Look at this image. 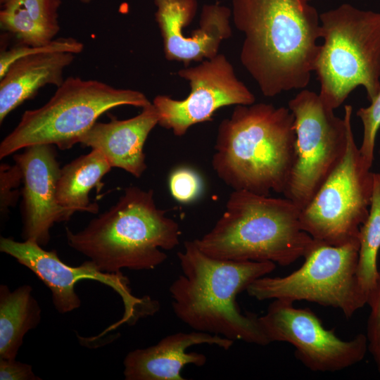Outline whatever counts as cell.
Segmentation results:
<instances>
[{
  "label": "cell",
  "mask_w": 380,
  "mask_h": 380,
  "mask_svg": "<svg viewBox=\"0 0 380 380\" xmlns=\"http://www.w3.org/2000/svg\"><path fill=\"white\" fill-rule=\"evenodd\" d=\"M319 18L323 43L315 72L321 99L334 110L362 86L371 103L380 92V13L346 3Z\"/></svg>",
  "instance_id": "obj_6"
},
{
  "label": "cell",
  "mask_w": 380,
  "mask_h": 380,
  "mask_svg": "<svg viewBox=\"0 0 380 380\" xmlns=\"http://www.w3.org/2000/svg\"><path fill=\"white\" fill-rule=\"evenodd\" d=\"M294 116L286 107L237 105L217 128L212 165L234 190L284 194L294 158Z\"/></svg>",
  "instance_id": "obj_3"
},
{
  "label": "cell",
  "mask_w": 380,
  "mask_h": 380,
  "mask_svg": "<svg viewBox=\"0 0 380 380\" xmlns=\"http://www.w3.org/2000/svg\"><path fill=\"white\" fill-rule=\"evenodd\" d=\"M311 0H232L244 34L243 66L267 97L305 88L320 50L319 14Z\"/></svg>",
  "instance_id": "obj_1"
},
{
  "label": "cell",
  "mask_w": 380,
  "mask_h": 380,
  "mask_svg": "<svg viewBox=\"0 0 380 380\" xmlns=\"http://www.w3.org/2000/svg\"><path fill=\"white\" fill-rule=\"evenodd\" d=\"M182 274L169 288L176 317L195 331L260 346L270 344L257 315L241 313L236 296L257 279L272 272L271 261L212 258L194 241L177 253Z\"/></svg>",
  "instance_id": "obj_2"
},
{
  "label": "cell",
  "mask_w": 380,
  "mask_h": 380,
  "mask_svg": "<svg viewBox=\"0 0 380 380\" xmlns=\"http://www.w3.org/2000/svg\"><path fill=\"white\" fill-rule=\"evenodd\" d=\"M23 182V174L19 166L2 163L0 166V211L5 218L9 208L15 205L20 191L18 186Z\"/></svg>",
  "instance_id": "obj_26"
},
{
  "label": "cell",
  "mask_w": 380,
  "mask_h": 380,
  "mask_svg": "<svg viewBox=\"0 0 380 380\" xmlns=\"http://www.w3.org/2000/svg\"><path fill=\"white\" fill-rule=\"evenodd\" d=\"M75 58L68 52L45 51L21 57L0 78V123L38 90L51 84L59 87L63 74Z\"/></svg>",
  "instance_id": "obj_17"
},
{
  "label": "cell",
  "mask_w": 380,
  "mask_h": 380,
  "mask_svg": "<svg viewBox=\"0 0 380 380\" xmlns=\"http://www.w3.org/2000/svg\"><path fill=\"white\" fill-rule=\"evenodd\" d=\"M294 116V158L284 192L299 209L304 208L341 160L352 129L353 108L336 116L319 94L303 89L288 104Z\"/></svg>",
  "instance_id": "obj_9"
},
{
  "label": "cell",
  "mask_w": 380,
  "mask_h": 380,
  "mask_svg": "<svg viewBox=\"0 0 380 380\" xmlns=\"http://www.w3.org/2000/svg\"><path fill=\"white\" fill-rule=\"evenodd\" d=\"M41 308L30 285L0 286V358L15 359L25 335L37 327Z\"/></svg>",
  "instance_id": "obj_20"
},
{
  "label": "cell",
  "mask_w": 380,
  "mask_h": 380,
  "mask_svg": "<svg viewBox=\"0 0 380 380\" xmlns=\"http://www.w3.org/2000/svg\"><path fill=\"white\" fill-rule=\"evenodd\" d=\"M367 304L369 306L366 334L368 351L380 373V271Z\"/></svg>",
  "instance_id": "obj_25"
},
{
  "label": "cell",
  "mask_w": 380,
  "mask_h": 380,
  "mask_svg": "<svg viewBox=\"0 0 380 380\" xmlns=\"http://www.w3.org/2000/svg\"><path fill=\"white\" fill-rule=\"evenodd\" d=\"M177 75L188 81L191 91L183 100L158 95L152 103L158 114V125L177 137L194 125L213 120L219 108L232 105H251L255 97L240 81L224 54L201 64L181 69Z\"/></svg>",
  "instance_id": "obj_13"
},
{
  "label": "cell",
  "mask_w": 380,
  "mask_h": 380,
  "mask_svg": "<svg viewBox=\"0 0 380 380\" xmlns=\"http://www.w3.org/2000/svg\"><path fill=\"white\" fill-rule=\"evenodd\" d=\"M293 303L275 299L266 313L258 317L270 343L286 342L295 348V356L316 372L341 371L361 362L368 351L365 334L342 340L328 330L310 309L297 308Z\"/></svg>",
  "instance_id": "obj_12"
},
{
  "label": "cell",
  "mask_w": 380,
  "mask_h": 380,
  "mask_svg": "<svg viewBox=\"0 0 380 380\" xmlns=\"http://www.w3.org/2000/svg\"><path fill=\"white\" fill-rule=\"evenodd\" d=\"M82 3H84V4H88L89 2H91L92 0H77Z\"/></svg>",
  "instance_id": "obj_29"
},
{
  "label": "cell",
  "mask_w": 380,
  "mask_h": 380,
  "mask_svg": "<svg viewBox=\"0 0 380 380\" xmlns=\"http://www.w3.org/2000/svg\"><path fill=\"white\" fill-rule=\"evenodd\" d=\"M358 240L357 278L367 299L379 272L377 258L380 249V173L374 172L369 215L360 227Z\"/></svg>",
  "instance_id": "obj_21"
},
{
  "label": "cell",
  "mask_w": 380,
  "mask_h": 380,
  "mask_svg": "<svg viewBox=\"0 0 380 380\" xmlns=\"http://www.w3.org/2000/svg\"><path fill=\"white\" fill-rule=\"evenodd\" d=\"M203 184L199 174L187 167L176 168L169 177L170 194L182 203H189L196 200L203 191Z\"/></svg>",
  "instance_id": "obj_24"
},
{
  "label": "cell",
  "mask_w": 380,
  "mask_h": 380,
  "mask_svg": "<svg viewBox=\"0 0 380 380\" xmlns=\"http://www.w3.org/2000/svg\"><path fill=\"white\" fill-rule=\"evenodd\" d=\"M0 251L30 270L49 288L53 304L60 313L70 312L81 305L75 290V284L81 280H94L113 289L122 298L125 311L121 319L111 324L106 331L115 329L123 323L134 324L140 318L153 315L159 309L158 302L149 296H134L129 279L122 272H102L91 260L72 267L64 263L55 250L46 251L33 241L19 242L2 236Z\"/></svg>",
  "instance_id": "obj_11"
},
{
  "label": "cell",
  "mask_w": 380,
  "mask_h": 380,
  "mask_svg": "<svg viewBox=\"0 0 380 380\" xmlns=\"http://www.w3.org/2000/svg\"><path fill=\"white\" fill-rule=\"evenodd\" d=\"M234 341L220 335L194 331L177 332L162 338L156 345L130 351L125 357L124 376L126 380H184L182 369L188 364L203 366L205 355L187 353L191 346L215 345L228 350Z\"/></svg>",
  "instance_id": "obj_15"
},
{
  "label": "cell",
  "mask_w": 380,
  "mask_h": 380,
  "mask_svg": "<svg viewBox=\"0 0 380 380\" xmlns=\"http://www.w3.org/2000/svg\"><path fill=\"white\" fill-rule=\"evenodd\" d=\"M1 380H40L34 374L30 365L18 362L15 359L0 358Z\"/></svg>",
  "instance_id": "obj_27"
},
{
  "label": "cell",
  "mask_w": 380,
  "mask_h": 380,
  "mask_svg": "<svg viewBox=\"0 0 380 380\" xmlns=\"http://www.w3.org/2000/svg\"><path fill=\"white\" fill-rule=\"evenodd\" d=\"M356 115L363 125L360 153L367 165L372 168L376 137L380 128V92L368 107L358 109Z\"/></svg>",
  "instance_id": "obj_23"
},
{
  "label": "cell",
  "mask_w": 380,
  "mask_h": 380,
  "mask_svg": "<svg viewBox=\"0 0 380 380\" xmlns=\"http://www.w3.org/2000/svg\"><path fill=\"white\" fill-rule=\"evenodd\" d=\"M373 177L351 129L341 160L300 210L303 229L314 240L331 246L359 242L360 227L369 215Z\"/></svg>",
  "instance_id": "obj_10"
},
{
  "label": "cell",
  "mask_w": 380,
  "mask_h": 380,
  "mask_svg": "<svg viewBox=\"0 0 380 380\" xmlns=\"http://www.w3.org/2000/svg\"><path fill=\"white\" fill-rule=\"evenodd\" d=\"M55 146L34 144L13 156L23 174L22 237L42 246L49 243L53 225L68 220L75 213L61 206L56 198L61 168Z\"/></svg>",
  "instance_id": "obj_14"
},
{
  "label": "cell",
  "mask_w": 380,
  "mask_h": 380,
  "mask_svg": "<svg viewBox=\"0 0 380 380\" xmlns=\"http://www.w3.org/2000/svg\"><path fill=\"white\" fill-rule=\"evenodd\" d=\"M151 103L137 90L69 77L44 106L24 112L18 125L1 142L0 158L34 144L69 149L111 108L121 106L143 108Z\"/></svg>",
  "instance_id": "obj_7"
},
{
  "label": "cell",
  "mask_w": 380,
  "mask_h": 380,
  "mask_svg": "<svg viewBox=\"0 0 380 380\" xmlns=\"http://www.w3.org/2000/svg\"><path fill=\"white\" fill-rule=\"evenodd\" d=\"M13 0H0V2L3 6L8 4L9 2L12 1Z\"/></svg>",
  "instance_id": "obj_28"
},
{
  "label": "cell",
  "mask_w": 380,
  "mask_h": 380,
  "mask_svg": "<svg viewBox=\"0 0 380 380\" xmlns=\"http://www.w3.org/2000/svg\"><path fill=\"white\" fill-rule=\"evenodd\" d=\"M68 244L92 260L104 272L151 270L179 243V224L157 208L152 189L135 186L108 210L74 233L65 228Z\"/></svg>",
  "instance_id": "obj_4"
},
{
  "label": "cell",
  "mask_w": 380,
  "mask_h": 380,
  "mask_svg": "<svg viewBox=\"0 0 380 380\" xmlns=\"http://www.w3.org/2000/svg\"><path fill=\"white\" fill-rule=\"evenodd\" d=\"M61 1L13 0L0 11L1 28L13 34L22 44H47L60 30L58 10Z\"/></svg>",
  "instance_id": "obj_18"
},
{
  "label": "cell",
  "mask_w": 380,
  "mask_h": 380,
  "mask_svg": "<svg viewBox=\"0 0 380 380\" xmlns=\"http://www.w3.org/2000/svg\"><path fill=\"white\" fill-rule=\"evenodd\" d=\"M359 242L335 246L315 240L302 266L284 277L264 276L246 289L258 300H306L349 318L367 304L357 278Z\"/></svg>",
  "instance_id": "obj_8"
},
{
  "label": "cell",
  "mask_w": 380,
  "mask_h": 380,
  "mask_svg": "<svg viewBox=\"0 0 380 380\" xmlns=\"http://www.w3.org/2000/svg\"><path fill=\"white\" fill-rule=\"evenodd\" d=\"M83 49V44L73 37L57 38L42 46H28L20 44L1 52L0 78L14 61L23 56L45 51L68 52L77 54L81 53Z\"/></svg>",
  "instance_id": "obj_22"
},
{
  "label": "cell",
  "mask_w": 380,
  "mask_h": 380,
  "mask_svg": "<svg viewBox=\"0 0 380 380\" xmlns=\"http://www.w3.org/2000/svg\"><path fill=\"white\" fill-rule=\"evenodd\" d=\"M157 124L158 114L151 103L129 119L113 118L108 122H95L79 143L100 151L112 167L123 169L139 178L147 168L144 144Z\"/></svg>",
  "instance_id": "obj_16"
},
{
  "label": "cell",
  "mask_w": 380,
  "mask_h": 380,
  "mask_svg": "<svg viewBox=\"0 0 380 380\" xmlns=\"http://www.w3.org/2000/svg\"><path fill=\"white\" fill-rule=\"evenodd\" d=\"M112 167L99 151L92 149L61 169L56 185L58 203L73 212L85 211L96 213L99 205L90 203V191L102 185L101 179Z\"/></svg>",
  "instance_id": "obj_19"
},
{
  "label": "cell",
  "mask_w": 380,
  "mask_h": 380,
  "mask_svg": "<svg viewBox=\"0 0 380 380\" xmlns=\"http://www.w3.org/2000/svg\"><path fill=\"white\" fill-rule=\"evenodd\" d=\"M225 207L212 229L194 240L212 258L287 266L315 242L301 227L300 209L286 198L234 190Z\"/></svg>",
  "instance_id": "obj_5"
}]
</instances>
